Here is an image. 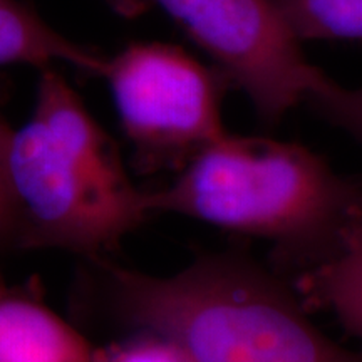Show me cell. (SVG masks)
I'll use <instances>...</instances> for the list:
<instances>
[{"label": "cell", "instance_id": "obj_1", "mask_svg": "<svg viewBox=\"0 0 362 362\" xmlns=\"http://www.w3.org/2000/svg\"><path fill=\"white\" fill-rule=\"evenodd\" d=\"M99 269L117 322L170 339L192 362H362L312 322L296 288L243 257L205 255L166 277Z\"/></svg>", "mask_w": 362, "mask_h": 362}, {"label": "cell", "instance_id": "obj_2", "mask_svg": "<svg viewBox=\"0 0 362 362\" xmlns=\"http://www.w3.org/2000/svg\"><path fill=\"white\" fill-rule=\"evenodd\" d=\"M16 248L103 259L151 211L112 139L56 67L40 71L33 115L6 149Z\"/></svg>", "mask_w": 362, "mask_h": 362}, {"label": "cell", "instance_id": "obj_3", "mask_svg": "<svg viewBox=\"0 0 362 362\" xmlns=\"http://www.w3.org/2000/svg\"><path fill=\"white\" fill-rule=\"evenodd\" d=\"M148 208L269 240L284 260L307 269L362 214V183L298 143L226 133L173 183L148 192Z\"/></svg>", "mask_w": 362, "mask_h": 362}, {"label": "cell", "instance_id": "obj_4", "mask_svg": "<svg viewBox=\"0 0 362 362\" xmlns=\"http://www.w3.org/2000/svg\"><path fill=\"white\" fill-rule=\"evenodd\" d=\"M103 78L143 173L183 170L228 133L220 107L228 79L183 49L131 44L107 59Z\"/></svg>", "mask_w": 362, "mask_h": 362}, {"label": "cell", "instance_id": "obj_5", "mask_svg": "<svg viewBox=\"0 0 362 362\" xmlns=\"http://www.w3.org/2000/svg\"><path fill=\"white\" fill-rule=\"evenodd\" d=\"M123 13L160 7L242 89L267 126L305 101L325 74L309 64L270 0H111Z\"/></svg>", "mask_w": 362, "mask_h": 362}, {"label": "cell", "instance_id": "obj_6", "mask_svg": "<svg viewBox=\"0 0 362 362\" xmlns=\"http://www.w3.org/2000/svg\"><path fill=\"white\" fill-rule=\"evenodd\" d=\"M0 362H98L74 327L0 277Z\"/></svg>", "mask_w": 362, "mask_h": 362}, {"label": "cell", "instance_id": "obj_7", "mask_svg": "<svg viewBox=\"0 0 362 362\" xmlns=\"http://www.w3.org/2000/svg\"><path fill=\"white\" fill-rule=\"evenodd\" d=\"M293 288L307 309L329 312L362 346V214L324 259L304 269Z\"/></svg>", "mask_w": 362, "mask_h": 362}, {"label": "cell", "instance_id": "obj_8", "mask_svg": "<svg viewBox=\"0 0 362 362\" xmlns=\"http://www.w3.org/2000/svg\"><path fill=\"white\" fill-rule=\"evenodd\" d=\"M71 66L103 78L107 57L52 29L19 0H0V66Z\"/></svg>", "mask_w": 362, "mask_h": 362}, {"label": "cell", "instance_id": "obj_9", "mask_svg": "<svg viewBox=\"0 0 362 362\" xmlns=\"http://www.w3.org/2000/svg\"><path fill=\"white\" fill-rule=\"evenodd\" d=\"M300 40H362V0H270Z\"/></svg>", "mask_w": 362, "mask_h": 362}, {"label": "cell", "instance_id": "obj_10", "mask_svg": "<svg viewBox=\"0 0 362 362\" xmlns=\"http://www.w3.org/2000/svg\"><path fill=\"white\" fill-rule=\"evenodd\" d=\"M305 101L362 144V88H342L325 76Z\"/></svg>", "mask_w": 362, "mask_h": 362}, {"label": "cell", "instance_id": "obj_11", "mask_svg": "<svg viewBox=\"0 0 362 362\" xmlns=\"http://www.w3.org/2000/svg\"><path fill=\"white\" fill-rule=\"evenodd\" d=\"M98 362H192L178 344L160 334L136 330V336L98 351Z\"/></svg>", "mask_w": 362, "mask_h": 362}, {"label": "cell", "instance_id": "obj_12", "mask_svg": "<svg viewBox=\"0 0 362 362\" xmlns=\"http://www.w3.org/2000/svg\"><path fill=\"white\" fill-rule=\"evenodd\" d=\"M12 128L6 123L0 115V252L8 250L13 247V226L11 206L7 200L6 176H4V165H6V149Z\"/></svg>", "mask_w": 362, "mask_h": 362}]
</instances>
